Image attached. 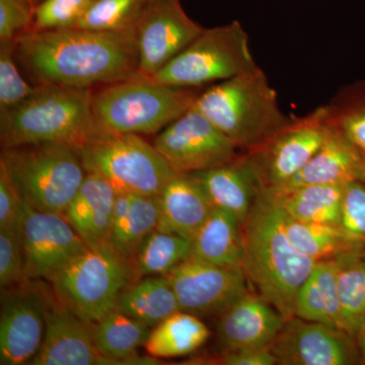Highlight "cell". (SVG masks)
Here are the masks:
<instances>
[{
	"instance_id": "cb8c5ba5",
	"label": "cell",
	"mask_w": 365,
	"mask_h": 365,
	"mask_svg": "<svg viewBox=\"0 0 365 365\" xmlns=\"http://www.w3.org/2000/svg\"><path fill=\"white\" fill-rule=\"evenodd\" d=\"M191 259L222 267H242L241 222L227 211L213 208L192 237Z\"/></svg>"
},
{
	"instance_id": "4316f807",
	"label": "cell",
	"mask_w": 365,
	"mask_h": 365,
	"mask_svg": "<svg viewBox=\"0 0 365 365\" xmlns=\"http://www.w3.org/2000/svg\"><path fill=\"white\" fill-rule=\"evenodd\" d=\"M281 211L292 246L314 261L335 260L347 254L364 251L365 242L354 239L339 225L300 222L282 209Z\"/></svg>"
},
{
	"instance_id": "d6a6232c",
	"label": "cell",
	"mask_w": 365,
	"mask_h": 365,
	"mask_svg": "<svg viewBox=\"0 0 365 365\" xmlns=\"http://www.w3.org/2000/svg\"><path fill=\"white\" fill-rule=\"evenodd\" d=\"M148 0H96L73 28L123 32L135 26Z\"/></svg>"
},
{
	"instance_id": "30bf717a",
	"label": "cell",
	"mask_w": 365,
	"mask_h": 365,
	"mask_svg": "<svg viewBox=\"0 0 365 365\" xmlns=\"http://www.w3.org/2000/svg\"><path fill=\"white\" fill-rule=\"evenodd\" d=\"M334 125L330 109L324 106L292 120L260 148L246 153L262 188H278L297 176L318 153Z\"/></svg>"
},
{
	"instance_id": "44dd1931",
	"label": "cell",
	"mask_w": 365,
	"mask_h": 365,
	"mask_svg": "<svg viewBox=\"0 0 365 365\" xmlns=\"http://www.w3.org/2000/svg\"><path fill=\"white\" fill-rule=\"evenodd\" d=\"M158 230L181 235L191 241L213 210L199 182L191 174L177 173L158 195Z\"/></svg>"
},
{
	"instance_id": "ab89813d",
	"label": "cell",
	"mask_w": 365,
	"mask_h": 365,
	"mask_svg": "<svg viewBox=\"0 0 365 365\" xmlns=\"http://www.w3.org/2000/svg\"><path fill=\"white\" fill-rule=\"evenodd\" d=\"M23 206L20 192L0 165V230L18 228Z\"/></svg>"
},
{
	"instance_id": "3957f363",
	"label": "cell",
	"mask_w": 365,
	"mask_h": 365,
	"mask_svg": "<svg viewBox=\"0 0 365 365\" xmlns=\"http://www.w3.org/2000/svg\"><path fill=\"white\" fill-rule=\"evenodd\" d=\"M194 107L246 153L260 148L294 120L281 110L277 93L260 67L209 86Z\"/></svg>"
},
{
	"instance_id": "484cf974",
	"label": "cell",
	"mask_w": 365,
	"mask_h": 365,
	"mask_svg": "<svg viewBox=\"0 0 365 365\" xmlns=\"http://www.w3.org/2000/svg\"><path fill=\"white\" fill-rule=\"evenodd\" d=\"M345 185H307L266 189L279 207L300 222L339 225Z\"/></svg>"
},
{
	"instance_id": "7c38bea8",
	"label": "cell",
	"mask_w": 365,
	"mask_h": 365,
	"mask_svg": "<svg viewBox=\"0 0 365 365\" xmlns=\"http://www.w3.org/2000/svg\"><path fill=\"white\" fill-rule=\"evenodd\" d=\"M137 73L153 78L203 32L180 0H148L135 26Z\"/></svg>"
},
{
	"instance_id": "f546056e",
	"label": "cell",
	"mask_w": 365,
	"mask_h": 365,
	"mask_svg": "<svg viewBox=\"0 0 365 365\" xmlns=\"http://www.w3.org/2000/svg\"><path fill=\"white\" fill-rule=\"evenodd\" d=\"M191 258V241L173 232L157 230L143 242L131 260L135 280L165 276Z\"/></svg>"
},
{
	"instance_id": "9c48e42d",
	"label": "cell",
	"mask_w": 365,
	"mask_h": 365,
	"mask_svg": "<svg viewBox=\"0 0 365 365\" xmlns=\"http://www.w3.org/2000/svg\"><path fill=\"white\" fill-rule=\"evenodd\" d=\"M250 38L237 21L205 29L153 79L176 88H198L256 69Z\"/></svg>"
},
{
	"instance_id": "ba28073f",
	"label": "cell",
	"mask_w": 365,
	"mask_h": 365,
	"mask_svg": "<svg viewBox=\"0 0 365 365\" xmlns=\"http://www.w3.org/2000/svg\"><path fill=\"white\" fill-rule=\"evenodd\" d=\"M134 280L131 262L105 245L86 249L46 281L71 311L91 324L116 307Z\"/></svg>"
},
{
	"instance_id": "52a82bcc",
	"label": "cell",
	"mask_w": 365,
	"mask_h": 365,
	"mask_svg": "<svg viewBox=\"0 0 365 365\" xmlns=\"http://www.w3.org/2000/svg\"><path fill=\"white\" fill-rule=\"evenodd\" d=\"M76 150L86 173L104 178L117 192L158 196L178 173L137 134L102 129Z\"/></svg>"
},
{
	"instance_id": "f6af8a7d",
	"label": "cell",
	"mask_w": 365,
	"mask_h": 365,
	"mask_svg": "<svg viewBox=\"0 0 365 365\" xmlns=\"http://www.w3.org/2000/svg\"><path fill=\"white\" fill-rule=\"evenodd\" d=\"M364 255H365V249H364Z\"/></svg>"
},
{
	"instance_id": "8d00e7d4",
	"label": "cell",
	"mask_w": 365,
	"mask_h": 365,
	"mask_svg": "<svg viewBox=\"0 0 365 365\" xmlns=\"http://www.w3.org/2000/svg\"><path fill=\"white\" fill-rule=\"evenodd\" d=\"M26 281L29 279L18 228L0 230V287L6 289Z\"/></svg>"
},
{
	"instance_id": "4fadbf2b",
	"label": "cell",
	"mask_w": 365,
	"mask_h": 365,
	"mask_svg": "<svg viewBox=\"0 0 365 365\" xmlns=\"http://www.w3.org/2000/svg\"><path fill=\"white\" fill-rule=\"evenodd\" d=\"M19 235L29 280H48L88 249L58 213L37 210L24 200Z\"/></svg>"
},
{
	"instance_id": "83f0119b",
	"label": "cell",
	"mask_w": 365,
	"mask_h": 365,
	"mask_svg": "<svg viewBox=\"0 0 365 365\" xmlns=\"http://www.w3.org/2000/svg\"><path fill=\"white\" fill-rule=\"evenodd\" d=\"M116 309L150 328L181 311L167 276H148L132 281L120 294Z\"/></svg>"
},
{
	"instance_id": "603a6c76",
	"label": "cell",
	"mask_w": 365,
	"mask_h": 365,
	"mask_svg": "<svg viewBox=\"0 0 365 365\" xmlns=\"http://www.w3.org/2000/svg\"><path fill=\"white\" fill-rule=\"evenodd\" d=\"M151 329L116 307L91 323L96 347L113 364H158V359L140 357L137 353L148 342Z\"/></svg>"
},
{
	"instance_id": "d4e9b609",
	"label": "cell",
	"mask_w": 365,
	"mask_h": 365,
	"mask_svg": "<svg viewBox=\"0 0 365 365\" xmlns=\"http://www.w3.org/2000/svg\"><path fill=\"white\" fill-rule=\"evenodd\" d=\"M337 260L319 261L302 283L294 302V316L343 329L337 290Z\"/></svg>"
},
{
	"instance_id": "7bdbcfd3",
	"label": "cell",
	"mask_w": 365,
	"mask_h": 365,
	"mask_svg": "<svg viewBox=\"0 0 365 365\" xmlns=\"http://www.w3.org/2000/svg\"><path fill=\"white\" fill-rule=\"evenodd\" d=\"M356 180L364 182L365 185V157L362 158L361 163H360L359 172H357Z\"/></svg>"
},
{
	"instance_id": "7402d4cb",
	"label": "cell",
	"mask_w": 365,
	"mask_h": 365,
	"mask_svg": "<svg viewBox=\"0 0 365 365\" xmlns=\"http://www.w3.org/2000/svg\"><path fill=\"white\" fill-rule=\"evenodd\" d=\"M362 158L364 155L335 123L325 143L306 167L290 181L274 189L294 188L307 185L347 184L356 180Z\"/></svg>"
},
{
	"instance_id": "b9f144b4",
	"label": "cell",
	"mask_w": 365,
	"mask_h": 365,
	"mask_svg": "<svg viewBox=\"0 0 365 365\" xmlns=\"http://www.w3.org/2000/svg\"><path fill=\"white\" fill-rule=\"evenodd\" d=\"M355 339H356L360 357H361V359L364 360L365 364V322L360 326L359 331H357L356 335H355Z\"/></svg>"
},
{
	"instance_id": "7a4b0ae2",
	"label": "cell",
	"mask_w": 365,
	"mask_h": 365,
	"mask_svg": "<svg viewBox=\"0 0 365 365\" xmlns=\"http://www.w3.org/2000/svg\"><path fill=\"white\" fill-rule=\"evenodd\" d=\"M242 232V266L250 284L287 319L292 318L297 292L318 262L292 246L282 211L261 187Z\"/></svg>"
},
{
	"instance_id": "74e56055",
	"label": "cell",
	"mask_w": 365,
	"mask_h": 365,
	"mask_svg": "<svg viewBox=\"0 0 365 365\" xmlns=\"http://www.w3.org/2000/svg\"><path fill=\"white\" fill-rule=\"evenodd\" d=\"M35 9L30 0H0V43L14 42L31 32Z\"/></svg>"
},
{
	"instance_id": "5b68a950",
	"label": "cell",
	"mask_w": 365,
	"mask_h": 365,
	"mask_svg": "<svg viewBox=\"0 0 365 365\" xmlns=\"http://www.w3.org/2000/svg\"><path fill=\"white\" fill-rule=\"evenodd\" d=\"M201 91L163 85L136 76L93 93V112L101 128L116 133L155 134L193 107Z\"/></svg>"
},
{
	"instance_id": "1f68e13d",
	"label": "cell",
	"mask_w": 365,
	"mask_h": 365,
	"mask_svg": "<svg viewBox=\"0 0 365 365\" xmlns=\"http://www.w3.org/2000/svg\"><path fill=\"white\" fill-rule=\"evenodd\" d=\"M160 202L158 196L134 195L130 210L122 222L113 230L109 246L130 261L141 242L158 230Z\"/></svg>"
},
{
	"instance_id": "836d02e7",
	"label": "cell",
	"mask_w": 365,
	"mask_h": 365,
	"mask_svg": "<svg viewBox=\"0 0 365 365\" xmlns=\"http://www.w3.org/2000/svg\"><path fill=\"white\" fill-rule=\"evenodd\" d=\"M328 107L334 122L365 157V83L347 86Z\"/></svg>"
},
{
	"instance_id": "6da1fadb",
	"label": "cell",
	"mask_w": 365,
	"mask_h": 365,
	"mask_svg": "<svg viewBox=\"0 0 365 365\" xmlns=\"http://www.w3.org/2000/svg\"><path fill=\"white\" fill-rule=\"evenodd\" d=\"M16 61L36 85L91 88L136 76L135 30L95 32L69 28L24 34Z\"/></svg>"
},
{
	"instance_id": "8fae6325",
	"label": "cell",
	"mask_w": 365,
	"mask_h": 365,
	"mask_svg": "<svg viewBox=\"0 0 365 365\" xmlns=\"http://www.w3.org/2000/svg\"><path fill=\"white\" fill-rule=\"evenodd\" d=\"M153 144L178 173L186 174L215 169L240 157L232 141L194 106L160 131Z\"/></svg>"
},
{
	"instance_id": "e575fe53",
	"label": "cell",
	"mask_w": 365,
	"mask_h": 365,
	"mask_svg": "<svg viewBox=\"0 0 365 365\" xmlns=\"http://www.w3.org/2000/svg\"><path fill=\"white\" fill-rule=\"evenodd\" d=\"M16 41L0 43V114L18 107L38 90L24 78L16 61Z\"/></svg>"
},
{
	"instance_id": "e0dca14e",
	"label": "cell",
	"mask_w": 365,
	"mask_h": 365,
	"mask_svg": "<svg viewBox=\"0 0 365 365\" xmlns=\"http://www.w3.org/2000/svg\"><path fill=\"white\" fill-rule=\"evenodd\" d=\"M45 334L39 352L30 365L113 364L95 346L91 324L83 321L57 297L43 280Z\"/></svg>"
},
{
	"instance_id": "d6986e66",
	"label": "cell",
	"mask_w": 365,
	"mask_h": 365,
	"mask_svg": "<svg viewBox=\"0 0 365 365\" xmlns=\"http://www.w3.org/2000/svg\"><path fill=\"white\" fill-rule=\"evenodd\" d=\"M191 175L213 207L232 213L242 225L246 222L261 187L246 155L227 165Z\"/></svg>"
},
{
	"instance_id": "5bb4252c",
	"label": "cell",
	"mask_w": 365,
	"mask_h": 365,
	"mask_svg": "<svg viewBox=\"0 0 365 365\" xmlns=\"http://www.w3.org/2000/svg\"><path fill=\"white\" fill-rule=\"evenodd\" d=\"M45 334L43 280H29L1 289L0 364H29Z\"/></svg>"
},
{
	"instance_id": "2e32d148",
	"label": "cell",
	"mask_w": 365,
	"mask_h": 365,
	"mask_svg": "<svg viewBox=\"0 0 365 365\" xmlns=\"http://www.w3.org/2000/svg\"><path fill=\"white\" fill-rule=\"evenodd\" d=\"M354 338L340 329L294 316L287 319L271 350L278 364H354L360 357Z\"/></svg>"
},
{
	"instance_id": "4dcf8cb0",
	"label": "cell",
	"mask_w": 365,
	"mask_h": 365,
	"mask_svg": "<svg viewBox=\"0 0 365 365\" xmlns=\"http://www.w3.org/2000/svg\"><path fill=\"white\" fill-rule=\"evenodd\" d=\"M337 260V290L345 332L355 337L365 322V255L355 252Z\"/></svg>"
},
{
	"instance_id": "ffe728a7",
	"label": "cell",
	"mask_w": 365,
	"mask_h": 365,
	"mask_svg": "<svg viewBox=\"0 0 365 365\" xmlns=\"http://www.w3.org/2000/svg\"><path fill=\"white\" fill-rule=\"evenodd\" d=\"M117 191L111 182L96 174H86L64 217L88 248L109 245L113 208Z\"/></svg>"
},
{
	"instance_id": "f35d334b",
	"label": "cell",
	"mask_w": 365,
	"mask_h": 365,
	"mask_svg": "<svg viewBox=\"0 0 365 365\" xmlns=\"http://www.w3.org/2000/svg\"><path fill=\"white\" fill-rule=\"evenodd\" d=\"M339 225L354 239L365 242V185L359 180L345 184Z\"/></svg>"
},
{
	"instance_id": "9a60e30c",
	"label": "cell",
	"mask_w": 365,
	"mask_h": 365,
	"mask_svg": "<svg viewBox=\"0 0 365 365\" xmlns=\"http://www.w3.org/2000/svg\"><path fill=\"white\" fill-rule=\"evenodd\" d=\"M181 311L195 316H220L249 292L242 267H222L193 260L182 262L167 274Z\"/></svg>"
},
{
	"instance_id": "8992f818",
	"label": "cell",
	"mask_w": 365,
	"mask_h": 365,
	"mask_svg": "<svg viewBox=\"0 0 365 365\" xmlns=\"http://www.w3.org/2000/svg\"><path fill=\"white\" fill-rule=\"evenodd\" d=\"M0 165L29 205L62 215L88 174L76 150L64 144L1 148Z\"/></svg>"
},
{
	"instance_id": "ac0fdd59",
	"label": "cell",
	"mask_w": 365,
	"mask_h": 365,
	"mask_svg": "<svg viewBox=\"0 0 365 365\" xmlns=\"http://www.w3.org/2000/svg\"><path fill=\"white\" fill-rule=\"evenodd\" d=\"M285 322L275 307L249 290L218 316V342L223 352L270 346Z\"/></svg>"
},
{
	"instance_id": "60d3db41",
	"label": "cell",
	"mask_w": 365,
	"mask_h": 365,
	"mask_svg": "<svg viewBox=\"0 0 365 365\" xmlns=\"http://www.w3.org/2000/svg\"><path fill=\"white\" fill-rule=\"evenodd\" d=\"M213 364L223 365H275L277 359L273 354L270 346L223 352Z\"/></svg>"
},
{
	"instance_id": "d590c367",
	"label": "cell",
	"mask_w": 365,
	"mask_h": 365,
	"mask_svg": "<svg viewBox=\"0 0 365 365\" xmlns=\"http://www.w3.org/2000/svg\"><path fill=\"white\" fill-rule=\"evenodd\" d=\"M96 0H43L35 9L34 32L73 28Z\"/></svg>"
},
{
	"instance_id": "ee69618b",
	"label": "cell",
	"mask_w": 365,
	"mask_h": 365,
	"mask_svg": "<svg viewBox=\"0 0 365 365\" xmlns=\"http://www.w3.org/2000/svg\"><path fill=\"white\" fill-rule=\"evenodd\" d=\"M31 2L34 4V6H37L40 2H42L43 0H30Z\"/></svg>"
},
{
	"instance_id": "f1b7e54d",
	"label": "cell",
	"mask_w": 365,
	"mask_h": 365,
	"mask_svg": "<svg viewBox=\"0 0 365 365\" xmlns=\"http://www.w3.org/2000/svg\"><path fill=\"white\" fill-rule=\"evenodd\" d=\"M210 334L199 317L179 311L151 329L144 347L155 359H175L195 352Z\"/></svg>"
},
{
	"instance_id": "277c9868",
	"label": "cell",
	"mask_w": 365,
	"mask_h": 365,
	"mask_svg": "<svg viewBox=\"0 0 365 365\" xmlns=\"http://www.w3.org/2000/svg\"><path fill=\"white\" fill-rule=\"evenodd\" d=\"M38 86L32 97L0 114L1 148L54 143L78 150L102 130L91 88Z\"/></svg>"
}]
</instances>
